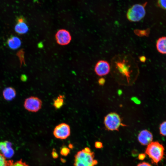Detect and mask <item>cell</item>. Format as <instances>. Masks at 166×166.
<instances>
[{"mask_svg":"<svg viewBox=\"0 0 166 166\" xmlns=\"http://www.w3.org/2000/svg\"><path fill=\"white\" fill-rule=\"evenodd\" d=\"M7 43L10 48L13 49H16L20 46L21 42L18 38L13 36L8 39Z\"/></svg>","mask_w":166,"mask_h":166,"instance_id":"14","label":"cell"},{"mask_svg":"<svg viewBox=\"0 0 166 166\" xmlns=\"http://www.w3.org/2000/svg\"><path fill=\"white\" fill-rule=\"evenodd\" d=\"M147 3L146 2L142 4H135L130 8L126 14L128 20L130 22H137L142 19L145 14V7Z\"/></svg>","mask_w":166,"mask_h":166,"instance_id":"4","label":"cell"},{"mask_svg":"<svg viewBox=\"0 0 166 166\" xmlns=\"http://www.w3.org/2000/svg\"><path fill=\"white\" fill-rule=\"evenodd\" d=\"M160 131L161 134L166 136V121L163 122L160 124Z\"/></svg>","mask_w":166,"mask_h":166,"instance_id":"19","label":"cell"},{"mask_svg":"<svg viewBox=\"0 0 166 166\" xmlns=\"http://www.w3.org/2000/svg\"><path fill=\"white\" fill-rule=\"evenodd\" d=\"M69 152L70 149L65 147L62 148L60 151L61 155L64 156H67L69 153Z\"/></svg>","mask_w":166,"mask_h":166,"instance_id":"22","label":"cell"},{"mask_svg":"<svg viewBox=\"0 0 166 166\" xmlns=\"http://www.w3.org/2000/svg\"><path fill=\"white\" fill-rule=\"evenodd\" d=\"M70 126L65 123H62L56 125L54 128L53 134L55 137L60 139H65L70 135Z\"/></svg>","mask_w":166,"mask_h":166,"instance_id":"7","label":"cell"},{"mask_svg":"<svg viewBox=\"0 0 166 166\" xmlns=\"http://www.w3.org/2000/svg\"><path fill=\"white\" fill-rule=\"evenodd\" d=\"M156 47L160 53L166 54V37H162L159 38L156 43Z\"/></svg>","mask_w":166,"mask_h":166,"instance_id":"15","label":"cell"},{"mask_svg":"<svg viewBox=\"0 0 166 166\" xmlns=\"http://www.w3.org/2000/svg\"><path fill=\"white\" fill-rule=\"evenodd\" d=\"M52 152V156L53 158L56 159L58 157V155L55 149H53Z\"/></svg>","mask_w":166,"mask_h":166,"instance_id":"25","label":"cell"},{"mask_svg":"<svg viewBox=\"0 0 166 166\" xmlns=\"http://www.w3.org/2000/svg\"><path fill=\"white\" fill-rule=\"evenodd\" d=\"M64 97V95H60L53 100V105L56 109H60L63 105Z\"/></svg>","mask_w":166,"mask_h":166,"instance_id":"16","label":"cell"},{"mask_svg":"<svg viewBox=\"0 0 166 166\" xmlns=\"http://www.w3.org/2000/svg\"><path fill=\"white\" fill-rule=\"evenodd\" d=\"M153 139L152 133L147 130H143L140 132L138 136V140L142 145H148Z\"/></svg>","mask_w":166,"mask_h":166,"instance_id":"11","label":"cell"},{"mask_svg":"<svg viewBox=\"0 0 166 166\" xmlns=\"http://www.w3.org/2000/svg\"><path fill=\"white\" fill-rule=\"evenodd\" d=\"M0 151L6 158H10L13 156L14 151L12 147L11 143L8 141L0 142Z\"/></svg>","mask_w":166,"mask_h":166,"instance_id":"10","label":"cell"},{"mask_svg":"<svg viewBox=\"0 0 166 166\" xmlns=\"http://www.w3.org/2000/svg\"><path fill=\"white\" fill-rule=\"evenodd\" d=\"M134 32L136 35L140 37L148 36L149 33V30L148 29L144 30L136 29Z\"/></svg>","mask_w":166,"mask_h":166,"instance_id":"17","label":"cell"},{"mask_svg":"<svg viewBox=\"0 0 166 166\" xmlns=\"http://www.w3.org/2000/svg\"><path fill=\"white\" fill-rule=\"evenodd\" d=\"M14 29L17 33L20 34L26 33L29 30L28 27L26 23L25 19L22 17L17 18V23Z\"/></svg>","mask_w":166,"mask_h":166,"instance_id":"12","label":"cell"},{"mask_svg":"<svg viewBox=\"0 0 166 166\" xmlns=\"http://www.w3.org/2000/svg\"><path fill=\"white\" fill-rule=\"evenodd\" d=\"M0 166H8V161L0 153Z\"/></svg>","mask_w":166,"mask_h":166,"instance_id":"21","label":"cell"},{"mask_svg":"<svg viewBox=\"0 0 166 166\" xmlns=\"http://www.w3.org/2000/svg\"><path fill=\"white\" fill-rule=\"evenodd\" d=\"M105 82V80L103 78H101L98 80V83L100 85H103Z\"/></svg>","mask_w":166,"mask_h":166,"instance_id":"26","label":"cell"},{"mask_svg":"<svg viewBox=\"0 0 166 166\" xmlns=\"http://www.w3.org/2000/svg\"><path fill=\"white\" fill-rule=\"evenodd\" d=\"M95 147L97 148H101L103 146V144L100 141H97L95 144Z\"/></svg>","mask_w":166,"mask_h":166,"instance_id":"23","label":"cell"},{"mask_svg":"<svg viewBox=\"0 0 166 166\" xmlns=\"http://www.w3.org/2000/svg\"><path fill=\"white\" fill-rule=\"evenodd\" d=\"M137 166H152L149 163L143 162L138 164Z\"/></svg>","mask_w":166,"mask_h":166,"instance_id":"24","label":"cell"},{"mask_svg":"<svg viewBox=\"0 0 166 166\" xmlns=\"http://www.w3.org/2000/svg\"><path fill=\"white\" fill-rule=\"evenodd\" d=\"M8 166H29L25 162L19 160L14 163L13 161H8Z\"/></svg>","mask_w":166,"mask_h":166,"instance_id":"18","label":"cell"},{"mask_svg":"<svg viewBox=\"0 0 166 166\" xmlns=\"http://www.w3.org/2000/svg\"><path fill=\"white\" fill-rule=\"evenodd\" d=\"M104 124L106 128L109 131H118L121 126H125L122 123L120 116L115 112H111L105 117Z\"/></svg>","mask_w":166,"mask_h":166,"instance_id":"5","label":"cell"},{"mask_svg":"<svg viewBox=\"0 0 166 166\" xmlns=\"http://www.w3.org/2000/svg\"><path fill=\"white\" fill-rule=\"evenodd\" d=\"M55 38L57 43L62 45L68 44L71 40L69 32L65 29L59 30L55 35Z\"/></svg>","mask_w":166,"mask_h":166,"instance_id":"9","label":"cell"},{"mask_svg":"<svg viewBox=\"0 0 166 166\" xmlns=\"http://www.w3.org/2000/svg\"><path fill=\"white\" fill-rule=\"evenodd\" d=\"M157 6L164 10H166V0H158Z\"/></svg>","mask_w":166,"mask_h":166,"instance_id":"20","label":"cell"},{"mask_svg":"<svg viewBox=\"0 0 166 166\" xmlns=\"http://www.w3.org/2000/svg\"><path fill=\"white\" fill-rule=\"evenodd\" d=\"M139 59L140 61L142 62H144L146 60V58L144 56H140L139 57Z\"/></svg>","mask_w":166,"mask_h":166,"instance_id":"27","label":"cell"},{"mask_svg":"<svg viewBox=\"0 0 166 166\" xmlns=\"http://www.w3.org/2000/svg\"><path fill=\"white\" fill-rule=\"evenodd\" d=\"M96 74L99 76L107 75L111 71V66L109 63L104 60H100L96 63L94 67Z\"/></svg>","mask_w":166,"mask_h":166,"instance_id":"8","label":"cell"},{"mask_svg":"<svg viewBox=\"0 0 166 166\" xmlns=\"http://www.w3.org/2000/svg\"><path fill=\"white\" fill-rule=\"evenodd\" d=\"M145 157V154H140L138 156V158L139 160H143Z\"/></svg>","mask_w":166,"mask_h":166,"instance_id":"28","label":"cell"},{"mask_svg":"<svg viewBox=\"0 0 166 166\" xmlns=\"http://www.w3.org/2000/svg\"><path fill=\"white\" fill-rule=\"evenodd\" d=\"M16 92L15 89L12 87H7L5 88L2 92L3 97L5 100L10 101L16 97Z\"/></svg>","mask_w":166,"mask_h":166,"instance_id":"13","label":"cell"},{"mask_svg":"<svg viewBox=\"0 0 166 166\" xmlns=\"http://www.w3.org/2000/svg\"><path fill=\"white\" fill-rule=\"evenodd\" d=\"M23 105L25 109L28 111L35 113L41 109L42 101L38 97L32 96L25 100Z\"/></svg>","mask_w":166,"mask_h":166,"instance_id":"6","label":"cell"},{"mask_svg":"<svg viewBox=\"0 0 166 166\" xmlns=\"http://www.w3.org/2000/svg\"><path fill=\"white\" fill-rule=\"evenodd\" d=\"M21 80L23 81H25L27 79L25 75H22L21 77Z\"/></svg>","mask_w":166,"mask_h":166,"instance_id":"29","label":"cell"},{"mask_svg":"<svg viewBox=\"0 0 166 166\" xmlns=\"http://www.w3.org/2000/svg\"><path fill=\"white\" fill-rule=\"evenodd\" d=\"M111 71L113 77L118 82L128 85L132 84L139 73L138 65L130 55L119 54L111 61Z\"/></svg>","mask_w":166,"mask_h":166,"instance_id":"1","label":"cell"},{"mask_svg":"<svg viewBox=\"0 0 166 166\" xmlns=\"http://www.w3.org/2000/svg\"><path fill=\"white\" fill-rule=\"evenodd\" d=\"M94 158V152L86 147L78 152L75 156L74 166H95L98 161Z\"/></svg>","mask_w":166,"mask_h":166,"instance_id":"2","label":"cell"},{"mask_svg":"<svg viewBox=\"0 0 166 166\" xmlns=\"http://www.w3.org/2000/svg\"><path fill=\"white\" fill-rule=\"evenodd\" d=\"M164 148L158 142H152L148 144L145 150V153L151 159L152 162L157 164L163 158Z\"/></svg>","mask_w":166,"mask_h":166,"instance_id":"3","label":"cell"}]
</instances>
